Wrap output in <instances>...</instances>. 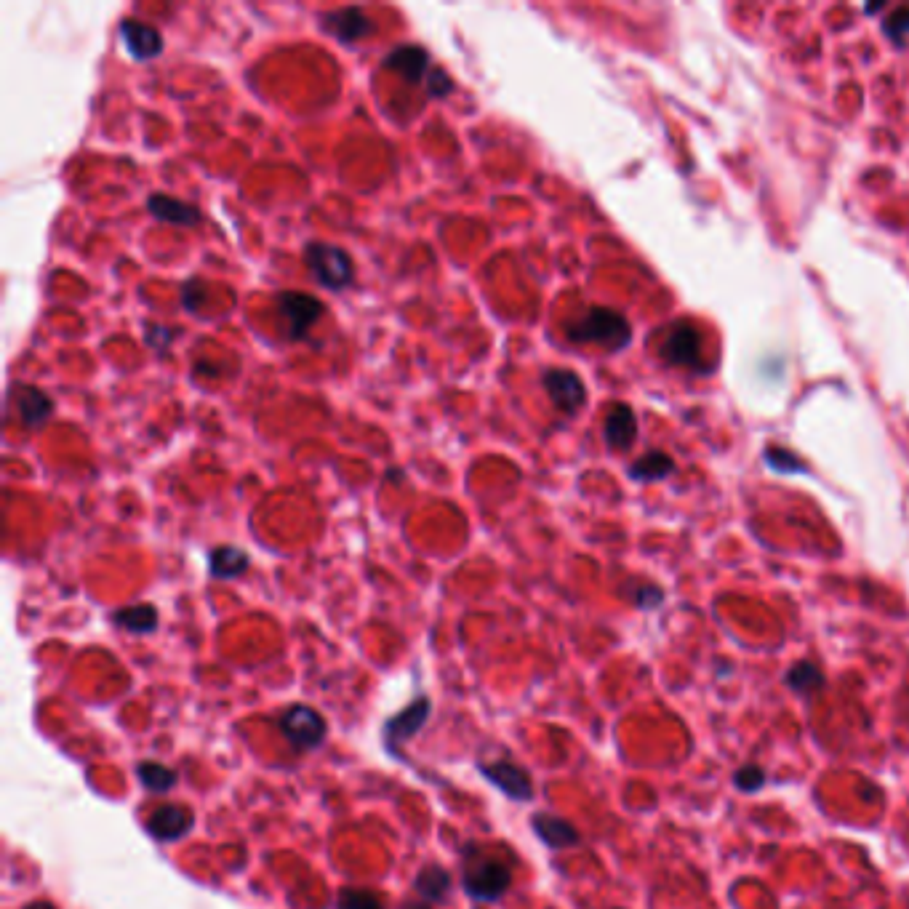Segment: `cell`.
Listing matches in <instances>:
<instances>
[{
    "label": "cell",
    "mask_w": 909,
    "mask_h": 909,
    "mask_svg": "<svg viewBox=\"0 0 909 909\" xmlns=\"http://www.w3.org/2000/svg\"><path fill=\"white\" fill-rule=\"evenodd\" d=\"M568 339L576 344H598L603 350H624L632 339V328L622 312L608 310V307H592L568 323Z\"/></svg>",
    "instance_id": "cell-1"
},
{
    "label": "cell",
    "mask_w": 909,
    "mask_h": 909,
    "mask_svg": "<svg viewBox=\"0 0 909 909\" xmlns=\"http://www.w3.org/2000/svg\"><path fill=\"white\" fill-rule=\"evenodd\" d=\"M304 264L310 270L312 280L320 283L326 291H344L355 280V264L350 254L336 243L326 240H312L304 246Z\"/></svg>",
    "instance_id": "cell-2"
},
{
    "label": "cell",
    "mask_w": 909,
    "mask_h": 909,
    "mask_svg": "<svg viewBox=\"0 0 909 909\" xmlns=\"http://www.w3.org/2000/svg\"><path fill=\"white\" fill-rule=\"evenodd\" d=\"M510 880L512 872L507 864L496 862L491 856L475 854V851L462 867V886L475 902H499L507 894Z\"/></svg>",
    "instance_id": "cell-3"
},
{
    "label": "cell",
    "mask_w": 909,
    "mask_h": 909,
    "mask_svg": "<svg viewBox=\"0 0 909 909\" xmlns=\"http://www.w3.org/2000/svg\"><path fill=\"white\" fill-rule=\"evenodd\" d=\"M275 310L280 318V334L286 336L288 342H302L310 336L312 326L323 318L326 304L302 291H280L275 296Z\"/></svg>",
    "instance_id": "cell-4"
},
{
    "label": "cell",
    "mask_w": 909,
    "mask_h": 909,
    "mask_svg": "<svg viewBox=\"0 0 909 909\" xmlns=\"http://www.w3.org/2000/svg\"><path fill=\"white\" fill-rule=\"evenodd\" d=\"M280 731L286 736L288 742L294 744L296 750H315L326 739V720L318 710L304 707V704H294L280 715Z\"/></svg>",
    "instance_id": "cell-5"
},
{
    "label": "cell",
    "mask_w": 909,
    "mask_h": 909,
    "mask_svg": "<svg viewBox=\"0 0 909 909\" xmlns=\"http://www.w3.org/2000/svg\"><path fill=\"white\" fill-rule=\"evenodd\" d=\"M544 392L550 395L552 406L558 408L560 414L574 416L582 411V406L587 403V390L584 382L579 379V374L568 371V368H550L542 376Z\"/></svg>",
    "instance_id": "cell-6"
},
{
    "label": "cell",
    "mask_w": 909,
    "mask_h": 909,
    "mask_svg": "<svg viewBox=\"0 0 909 909\" xmlns=\"http://www.w3.org/2000/svg\"><path fill=\"white\" fill-rule=\"evenodd\" d=\"M120 40H123V46L131 54V59L136 62H152V59H158L163 54V35L155 24H147L142 19H123L118 27Z\"/></svg>",
    "instance_id": "cell-7"
},
{
    "label": "cell",
    "mask_w": 909,
    "mask_h": 909,
    "mask_svg": "<svg viewBox=\"0 0 909 909\" xmlns=\"http://www.w3.org/2000/svg\"><path fill=\"white\" fill-rule=\"evenodd\" d=\"M702 336L691 323H678L664 336L662 355L667 363L680 368H699L702 363Z\"/></svg>",
    "instance_id": "cell-8"
},
{
    "label": "cell",
    "mask_w": 909,
    "mask_h": 909,
    "mask_svg": "<svg viewBox=\"0 0 909 909\" xmlns=\"http://www.w3.org/2000/svg\"><path fill=\"white\" fill-rule=\"evenodd\" d=\"M320 30L331 35L339 43H355V40L366 38L374 32V24L368 19L358 6H344V8H334V11H328L318 19Z\"/></svg>",
    "instance_id": "cell-9"
},
{
    "label": "cell",
    "mask_w": 909,
    "mask_h": 909,
    "mask_svg": "<svg viewBox=\"0 0 909 909\" xmlns=\"http://www.w3.org/2000/svg\"><path fill=\"white\" fill-rule=\"evenodd\" d=\"M11 403H14L16 414H19L27 430H40L54 414V400L35 384H14L11 387Z\"/></svg>",
    "instance_id": "cell-10"
},
{
    "label": "cell",
    "mask_w": 909,
    "mask_h": 909,
    "mask_svg": "<svg viewBox=\"0 0 909 909\" xmlns=\"http://www.w3.org/2000/svg\"><path fill=\"white\" fill-rule=\"evenodd\" d=\"M384 70L395 72L400 78L411 83V86H419L427 80V75L432 72L430 64V54H427V48L414 46V43H406V46L392 48L390 54L382 59Z\"/></svg>",
    "instance_id": "cell-11"
},
{
    "label": "cell",
    "mask_w": 909,
    "mask_h": 909,
    "mask_svg": "<svg viewBox=\"0 0 909 909\" xmlns=\"http://www.w3.org/2000/svg\"><path fill=\"white\" fill-rule=\"evenodd\" d=\"M430 710H432L430 699H424L422 696V699H416V702L411 704V707H406L400 715L387 720V726H384V744L390 747V752L398 755V742H408L411 736H416L422 731V726L427 723V718H430Z\"/></svg>",
    "instance_id": "cell-12"
},
{
    "label": "cell",
    "mask_w": 909,
    "mask_h": 909,
    "mask_svg": "<svg viewBox=\"0 0 909 909\" xmlns=\"http://www.w3.org/2000/svg\"><path fill=\"white\" fill-rule=\"evenodd\" d=\"M480 774L486 776L496 790H502L507 798L520 800V803L534 798V784H531L526 771L515 763H504V760L502 763H491V766L480 763Z\"/></svg>",
    "instance_id": "cell-13"
},
{
    "label": "cell",
    "mask_w": 909,
    "mask_h": 909,
    "mask_svg": "<svg viewBox=\"0 0 909 909\" xmlns=\"http://www.w3.org/2000/svg\"><path fill=\"white\" fill-rule=\"evenodd\" d=\"M603 438H606L608 448L627 451L638 440V416H635V411L624 403H616L608 411L606 424H603Z\"/></svg>",
    "instance_id": "cell-14"
},
{
    "label": "cell",
    "mask_w": 909,
    "mask_h": 909,
    "mask_svg": "<svg viewBox=\"0 0 909 909\" xmlns=\"http://www.w3.org/2000/svg\"><path fill=\"white\" fill-rule=\"evenodd\" d=\"M147 211L152 219H158L163 224H174V227H192L200 222L198 206H192L187 200L171 198L163 192H155L147 198Z\"/></svg>",
    "instance_id": "cell-15"
},
{
    "label": "cell",
    "mask_w": 909,
    "mask_h": 909,
    "mask_svg": "<svg viewBox=\"0 0 909 909\" xmlns=\"http://www.w3.org/2000/svg\"><path fill=\"white\" fill-rule=\"evenodd\" d=\"M147 830L152 832V838L174 843L192 830V816L179 806H160L147 819Z\"/></svg>",
    "instance_id": "cell-16"
},
{
    "label": "cell",
    "mask_w": 909,
    "mask_h": 909,
    "mask_svg": "<svg viewBox=\"0 0 909 909\" xmlns=\"http://www.w3.org/2000/svg\"><path fill=\"white\" fill-rule=\"evenodd\" d=\"M248 566H251V560L238 547L224 544V547H214L208 552V571L214 579H235V576L246 574Z\"/></svg>",
    "instance_id": "cell-17"
},
{
    "label": "cell",
    "mask_w": 909,
    "mask_h": 909,
    "mask_svg": "<svg viewBox=\"0 0 909 909\" xmlns=\"http://www.w3.org/2000/svg\"><path fill=\"white\" fill-rule=\"evenodd\" d=\"M534 830L550 848H571L579 843V832H576V827H571L566 819H558V816L536 814Z\"/></svg>",
    "instance_id": "cell-18"
},
{
    "label": "cell",
    "mask_w": 909,
    "mask_h": 909,
    "mask_svg": "<svg viewBox=\"0 0 909 909\" xmlns=\"http://www.w3.org/2000/svg\"><path fill=\"white\" fill-rule=\"evenodd\" d=\"M112 622L123 627L128 632H136V635H147L158 627V608L150 606V603H139V606H128L115 611L112 616Z\"/></svg>",
    "instance_id": "cell-19"
},
{
    "label": "cell",
    "mask_w": 909,
    "mask_h": 909,
    "mask_svg": "<svg viewBox=\"0 0 909 909\" xmlns=\"http://www.w3.org/2000/svg\"><path fill=\"white\" fill-rule=\"evenodd\" d=\"M416 891L427 899V904H438L443 902L451 891V875H448L443 867L438 864H430V867H424L419 875H416Z\"/></svg>",
    "instance_id": "cell-20"
},
{
    "label": "cell",
    "mask_w": 909,
    "mask_h": 909,
    "mask_svg": "<svg viewBox=\"0 0 909 909\" xmlns=\"http://www.w3.org/2000/svg\"><path fill=\"white\" fill-rule=\"evenodd\" d=\"M672 470H675V462H672L670 456L662 454V451H651V454L640 456L638 462L632 464L630 475L635 480L651 483V480L667 478V475H670Z\"/></svg>",
    "instance_id": "cell-21"
},
{
    "label": "cell",
    "mask_w": 909,
    "mask_h": 909,
    "mask_svg": "<svg viewBox=\"0 0 909 909\" xmlns=\"http://www.w3.org/2000/svg\"><path fill=\"white\" fill-rule=\"evenodd\" d=\"M136 776H139L144 790L158 792V795L160 792H168L176 784V771L160 766V763H142V766L136 768Z\"/></svg>",
    "instance_id": "cell-22"
},
{
    "label": "cell",
    "mask_w": 909,
    "mask_h": 909,
    "mask_svg": "<svg viewBox=\"0 0 909 909\" xmlns=\"http://www.w3.org/2000/svg\"><path fill=\"white\" fill-rule=\"evenodd\" d=\"M787 686L795 688L798 694H814V691H819L824 686V675L816 664L800 662L787 675Z\"/></svg>",
    "instance_id": "cell-23"
},
{
    "label": "cell",
    "mask_w": 909,
    "mask_h": 909,
    "mask_svg": "<svg viewBox=\"0 0 909 909\" xmlns=\"http://www.w3.org/2000/svg\"><path fill=\"white\" fill-rule=\"evenodd\" d=\"M883 32H886V38L891 40L896 48H907L909 46V6L896 8L894 14L888 16L886 22H883Z\"/></svg>",
    "instance_id": "cell-24"
},
{
    "label": "cell",
    "mask_w": 909,
    "mask_h": 909,
    "mask_svg": "<svg viewBox=\"0 0 909 909\" xmlns=\"http://www.w3.org/2000/svg\"><path fill=\"white\" fill-rule=\"evenodd\" d=\"M339 909H384L382 899L374 891H363V888H344L339 894Z\"/></svg>",
    "instance_id": "cell-25"
},
{
    "label": "cell",
    "mask_w": 909,
    "mask_h": 909,
    "mask_svg": "<svg viewBox=\"0 0 909 909\" xmlns=\"http://www.w3.org/2000/svg\"><path fill=\"white\" fill-rule=\"evenodd\" d=\"M206 296H208V288H206V283H203V280H198V278L187 280V283H184V288H182L184 310L198 312L200 307H203V302H206Z\"/></svg>",
    "instance_id": "cell-26"
},
{
    "label": "cell",
    "mask_w": 909,
    "mask_h": 909,
    "mask_svg": "<svg viewBox=\"0 0 909 909\" xmlns=\"http://www.w3.org/2000/svg\"><path fill=\"white\" fill-rule=\"evenodd\" d=\"M734 782H736V787H739L742 792H755V790H760L763 784H766V771H763V768H758V766H744V768H739V771H736Z\"/></svg>",
    "instance_id": "cell-27"
},
{
    "label": "cell",
    "mask_w": 909,
    "mask_h": 909,
    "mask_svg": "<svg viewBox=\"0 0 909 909\" xmlns=\"http://www.w3.org/2000/svg\"><path fill=\"white\" fill-rule=\"evenodd\" d=\"M451 91H454V80H451V75L440 70V67H432V72L427 75V94H430L432 99H443V96H448Z\"/></svg>",
    "instance_id": "cell-28"
},
{
    "label": "cell",
    "mask_w": 909,
    "mask_h": 909,
    "mask_svg": "<svg viewBox=\"0 0 909 909\" xmlns=\"http://www.w3.org/2000/svg\"><path fill=\"white\" fill-rule=\"evenodd\" d=\"M144 336H147V344L155 347L158 352H166L171 347V339H174V331L168 326H160V323H150V326L144 328Z\"/></svg>",
    "instance_id": "cell-29"
},
{
    "label": "cell",
    "mask_w": 909,
    "mask_h": 909,
    "mask_svg": "<svg viewBox=\"0 0 909 909\" xmlns=\"http://www.w3.org/2000/svg\"><path fill=\"white\" fill-rule=\"evenodd\" d=\"M768 462L776 464V467H779V470H784V472L800 470L798 459H792V456L784 454V451H779V454H776V451H768Z\"/></svg>",
    "instance_id": "cell-30"
},
{
    "label": "cell",
    "mask_w": 909,
    "mask_h": 909,
    "mask_svg": "<svg viewBox=\"0 0 909 909\" xmlns=\"http://www.w3.org/2000/svg\"><path fill=\"white\" fill-rule=\"evenodd\" d=\"M662 590H656V587H646V590L638 592V606L648 608V606H659L662 603Z\"/></svg>",
    "instance_id": "cell-31"
},
{
    "label": "cell",
    "mask_w": 909,
    "mask_h": 909,
    "mask_svg": "<svg viewBox=\"0 0 909 909\" xmlns=\"http://www.w3.org/2000/svg\"><path fill=\"white\" fill-rule=\"evenodd\" d=\"M24 909H56V907H54V904H48V902H32V904H27Z\"/></svg>",
    "instance_id": "cell-32"
},
{
    "label": "cell",
    "mask_w": 909,
    "mask_h": 909,
    "mask_svg": "<svg viewBox=\"0 0 909 909\" xmlns=\"http://www.w3.org/2000/svg\"><path fill=\"white\" fill-rule=\"evenodd\" d=\"M403 909H432L430 904H408V907H403Z\"/></svg>",
    "instance_id": "cell-33"
}]
</instances>
